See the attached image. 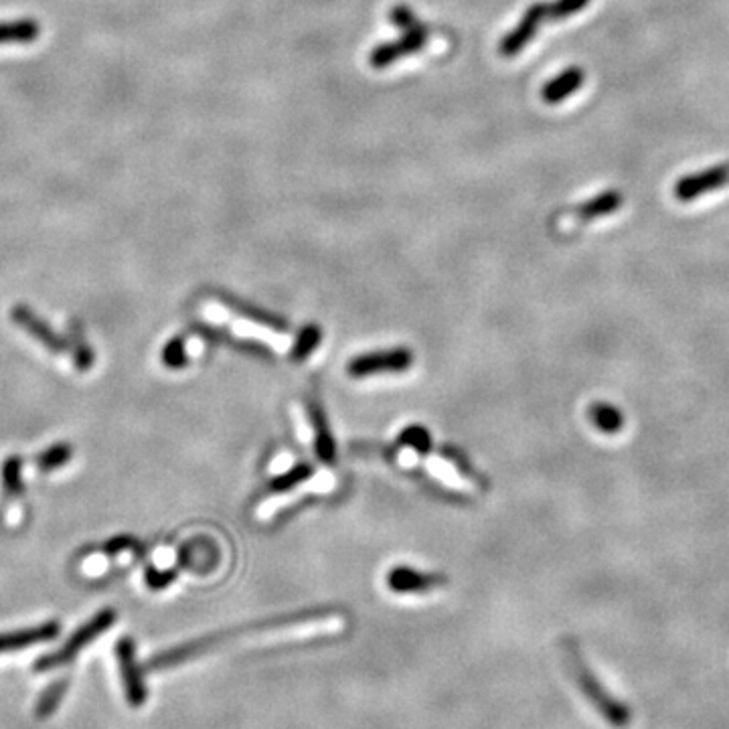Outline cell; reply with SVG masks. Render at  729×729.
Returning a JSON list of instances; mask_svg holds the SVG:
<instances>
[{
    "label": "cell",
    "mask_w": 729,
    "mask_h": 729,
    "mask_svg": "<svg viewBox=\"0 0 729 729\" xmlns=\"http://www.w3.org/2000/svg\"><path fill=\"white\" fill-rule=\"evenodd\" d=\"M565 659L567 665H570V671L574 675L576 685L580 687V691L584 693V697L590 701V705L614 727H626L632 719L630 709L618 701L600 681L598 677L592 673V669L588 667L586 659L580 655L578 646L574 642L565 644Z\"/></svg>",
    "instance_id": "6da1fadb"
},
{
    "label": "cell",
    "mask_w": 729,
    "mask_h": 729,
    "mask_svg": "<svg viewBox=\"0 0 729 729\" xmlns=\"http://www.w3.org/2000/svg\"><path fill=\"white\" fill-rule=\"evenodd\" d=\"M116 622V612L112 610H104L100 614H96L84 628H79L57 653L47 655L43 659H39L35 671L37 673H47L53 669H59L63 665H67L71 659H75V655L81 651V648L88 646L92 640H96L104 630H108L112 624Z\"/></svg>",
    "instance_id": "7a4b0ae2"
},
{
    "label": "cell",
    "mask_w": 729,
    "mask_h": 729,
    "mask_svg": "<svg viewBox=\"0 0 729 729\" xmlns=\"http://www.w3.org/2000/svg\"><path fill=\"white\" fill-rule=\"evenodd\" d=\"M335 486H337L335 474L329 472V470H320L314 476L298 482L296 489L286 491V493H278V495L268 497L266 501H262L258 505V509H256V517H258V521H268L274 515H278L280 511L288 509L290 505H296L302 497H306V495H324V493H331L335 489Z\"/></svg>",
    "instance_id": "3957f363"
},
{
    "label": "cell",
    "mask_w": 729,
    "mask_h": 729,
    "mask_svg": "<svg viewBox=\"0 0 729 729\" xmlns=\"http://www.w3.org/2000/svg\"><path fill=\"white\" fill-rule=\"evenodd\" d=\"M229 329L237 339H248V341H258L266 347H270L276 353H288L294 347V339L286 333H280L276 329L266 327L262 322H256L248 316H235L233 312L227 318Z\"/></svg>",
    "instance_id": "277c9868"
},
{
    "label": "cell",
    "mask_w": 729,
    "mask_h": 729,
    "mask_svg": "<svg viewBox=\"0 0 729 729\" xmlns=\"http://www.w3.org/2000/svg\"><path fill=\"white\" fill-rule=\"evenodd\" d=\"M116 657L120 663V675H122V683H124V691H126V699L132 707H140L146 703L148 699V689L142 681V671L136 663V653H134V642L130 638H122L116 646Z\"/></svg>",
    "instance_id": "5b68a950"
},
{
    "label": "cell",
    "mask_w": 729,
    "mask_h": 729,
    "mask_svg": "<svg viewBox=\"0 0 729 729\" xmlns=\"http://www.w3.org/2000/svg\"><path fill=\"white\" fill-rule=\"evenodd\" d=\"M727 183H729V167H713V169L683 177L681 181H677L673 193H675V199L687 203L709 191H717Z\"/></svg>",
    "instance_id": "8992f818"
},
{
    "label": "cell",
    "mask_w": 729,
    "mask_h": 729,
    "mask_svg": "<svg viewBox=\"0 0 729 729\" xmlns=\"http://www.w3.org/2000/svg\"><path fill=\"white\" fill-rule=\"evenodd\" d=\"M426 41H428L426 29L420 23H416L410 29H403V37L399 41L377 47L371 53V63H373V67H387L389 63H393L405 55H412V53L420 51L426 45Z\"/></svg>",
    "instance_id": "52a82bcc"
},
{
    "label": "cell",
    "mask_w": 729,
    "mask_h": 729,
    "mask_svg": "<svg viewBox=\"0 0 729 729\" xmlns=\"http://www.w3.org/2000/svg\"><path fill=\"white\" fill-rule=\"evenodd\" d=\"M420 464H424L426 472L436 482H440L442 486H446V489L456 491V493H462V495H474L476 493V484L470 478H466L458 470V466L454 462H450L448 458L438 456V454H432V456H426Z\"/></svg>",
    "instance_id": "ba28073f"
},
{
    "label": "cell",
    "mask_w": 729,
    "mask_h": 729,
    "mask_svg": "<svg viewBox=\"0 0 729 729\" xmlns=\"http://www.w3.org/2000/svg\"><path fill=\"white\" fill-rule=\"evenodd\" d=\"M547 21V11H545V5H533L523 21L519 23L517 29H513L503 41H501V55L505 57H513L517 53L523 51V47L535 37L537 29L541 27V23Z\"/></svg>",
    "instance_id": "9c48e42d"
},
{
    "label": "cell",
    "mask_w": 729,
    "mask_h": 729,
    "mask_svg": "<svg viewBox=\"0 0 729 729\" xmlns=\"http://www.w3.org/2000/svg\"><path fill=\"white\" fill-rule=\"evenodd\" d=\"M11 316L23 331H27L31 337H35L49 351L63 353L67 349V341L61 339L53 329H49V324H45L39 316H35L27 306H15Z\"/></svg>",
    "instance_id": "30bf717a"
},
{
    "label": "cell",
    "mask_w": 729,
    "mask_h": 729,
    "mask_svg": "<svg viewBox=\"0 0 729 729\" xmlns=\"http://www.w3.org/2000/svg\"><path fill=\"white\" fill-rule=\"evenodd\" d=\"M410 353L405 351H391V353H377V355H365L355 359L349 365V371L353 375H371L381 371H401L410 365Z\"/></svg>",
    "instance_id": "8fae6325"
},
{
    "label": "cell",
    "mask_w": 729,
    "mask_h": 729,
    "mask_svg": "<svg viewBox=\"0 0 729 729\" xmlns=\"http://www.w3.org/2000/svg\"><path fill=\"white\" fill-rule=\"evenodd\" d=\"M59 632L57 622H47L43 626L37 628H29V630H21V632H9V634H0V655L5 653H15V651H25L27 646L31 644H39L45 640H53Z\"/></svg>",
    "instance_id": "7c38bea8"
},
{
    "label": "cell",
    "mask_w": 729,
    "mask_h": 729,
    "mask_svg": "<svg viewBox=\"0 0 729 729\" xmlns=\"http://www.w3.org/2000/svg\"><path fill=\"white\" fill-rule=\"evenodd\" d=\"M586 73L580 67H570L567 71H563L561 75H557L553 81L543 88L541 98L545 104H559L565 98H570L574 92H578L584 84Z\"/></svg>",
    "instance_id": "4fadbf2b"
},
{
    "label": "cell",
    "mask_w": 729,
    "mask_h": 729,
    "mask_svg": "<svg viewBox=\"0 0 729 729\" xmlns=\"http://www.w3.org/2000/svg\"><path fill=\"white\" fill-rule=\"evenodd\" d=\"M622 203H624L622 193H618V191H606V193L590 199L588 203L580 205L576 209V217H580L584 221H590V219H596V217H604V215H610L616 209H620Z\"/></svg>",
    "instance_id": "5bb4252c"
},
{
    "label": "cell",
    "mask_w": 729,
    "mask_h": 729,
    "mask_svg": "<svg viewBox=\"0 0 729 729\" xmlns=\"http://www.w3.org/2000/svg\"><path fill=\"white\" fill-rule=\"evenodd\" d=\"M590 422L604 434H618L624 428V414L612 403L600 401L590 408Z\"/></svg>",
    "instance_id": "9a60e30c"
},
{
    "label": "cell",
    "mask_w": 729,
    "mask_h": 729,
    "mask_svg": "<svg viewBox=\"0 0 729 729\" xmlns=\"http://www.w3.org/2000/svg\"><path fill=\"white\" fill-rule=\"evenodd\" d=\"M389 586L395 592H426L430 588L438 586L436 578H428L422 574H416L412 570H395L389 576Z\"/></svg>",
    "instance_id": "2e32d148"
},
{
    "label": "cell",
    "mask_w": 729,
    "mask_h": 729,
    "mask_svg": "<svg viewBox=\"0 0 729 729\" xmlns=\"http://www.w3.org/2000/svg\"><path fill=\"white\" fill-rule=\"evenodd\" d=\"M39 37V25L23 19L13 23H0V45L3 43H31Z\"/></svg>",
    "instance_id": "e0dca14e"
},
{
    "label": "cell",
    "mask_w": 729,
    "mask_h": 729,
    "mask_svg": "<svg viewBox=\"0 0 729 729\" xmlns=\"http://www.w3.org/2000/svg\"><path fill=\"white\" fill-rule=\"evenodd\" d=\"M590 5V0H555L551 5H545L547 21H561L580 13Z\"/></svg>",
    "instance_id": "ac0fdd59"
},
{
    "label": "cell",
    "mask_w": 729,
    "mask_h": 729,
    "mask_svg": "<svg viewBox=\"0 0 729 729\" xmlns=\"http://www.w3.org/2000/svg\"><path fill=\"white\" fill-rule=\"evenodd\" d=\"M65 691H67V681H65V679H61V681H57L55 685H51V687L43 693V697H41V701H39V705H37V715H39V717H47V715H51V713H53V709L57 707V703L61 701V697L65 695Z\"/></svg>",
    "instance_id": "d6986e66"
},
{
    "label": "cell",
    "mask_w": 729,
    "mask_h": 729,
    "mask_svg": "<svg viewBox=\"0 0 729 729\" xmlns=\"http://www.w3.org/2000/svg\"><path fill=\"white\" fill-rule=\"evenodd\" d=\"M3 482H5V489L9 495L17 497L21 493V460L19 458H9L5 462V468H3Z\"/></svg>",
    "instance_id": "ffe728a7"
},
{
    "label": "cell",
    "mask_w": 729,
    "mask_h": 729,
    "mask_svg": "<svg viewBox=\"0 0 729 729\" xmlns=\"http://www.w3.org/2000/svg\"><path fill=\"white\" fill-rule=\"evenodd\" d=\"M69 458H71V448L69 446H55V448L47 450L45 454H41L37 464H39L41 470H53V468L65 464Z\"/></svg>",
    "instance_id": "44dd1931"
},
{
    "label": "cell",
    "mask_w": 729,
    "mask_h": 729,
    "mask_svg": "<svg viewBox=\"0 0 729 729\" xmlns=\"http://www.w3.org/2000/svg\"><path fill=\"white\" fill-rule=\"evenodd\" d=\"M292 412H294V418H296V432H298V436H300V440H302V444L304 446H314V442H316V432H314V428L310 426V420L300 412V408H296V405H294V408H292Z\"/></svg>",
    "instance_id": "7402d4cb"
},
{
    "label": "cell",
    "mask_w": 729,
    "mask_h": 729,
    "mask_svg": "<svg viewBox=\"0 0 729 729\" xmlns=\"http://www.w3.org/2000/svg\"><path fill=\"white\" fill-rule=\"evenodd\" d=\"M397 464L401 466V468H405V470H412V468H418L420 466V462H422V456H420V452H418V448L416 446H412V444H405V446H401L399 450H397Z\"/></svg>",
    "instance_id": "603a6c76"
},
{
    "label": "cell",
    "mask_w": 729,
    "mask_h": 729,
    "mask_svg": "<svg viewBox=\"0 0 729 729\" xmlns=\"http://www.w3.org/2000/svg\"><path fill=\"white\" fill-rule=\"evenodd\" d=\"M292 466H294V456H292V454H288V452H280V454H276V458L270 462L268 472H270L272 476H280V474H288V472L292 470Z\"/></svg>",
    "instance_id": "cb8c5ba5"
},
{
    "label": "cell",
    "mask_w": 729,
    "mask_h": 729,
    "mask_svg": "<svg viewBox=\"0 0 729 729\" xmlns=\"http://www.w3.org/2000/svg\"><path fill=\"white\" fill-rule=\"evenodd\" d=\"M316 343H318V333L314 329H308L302 335V339L296 343V351H294L296 357H304L306 353H310L316 347Z\"/></svg>",
    "instance_id": "d4e9b609"
}]
</instances>
